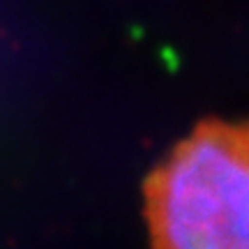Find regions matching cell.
Returning a JSON list of instances; mask_svg holds the SVG:
<instances>
[{
    "label": "cell",
    "instance_id": "obj_1",
    "mask_svg": "<svg viewBox=\"0 0 249 249\" xmlns=\"http://www.w3.org/2000/svg\"><path fill=\"white\" fill-rule=\"evenodd\" d=\"M152 249H249V118H203L143 180Z\"/></svg>",
    "mask_w": 249,
    "mask_h": 249
}]
</instances>
